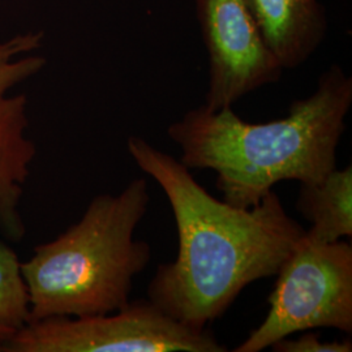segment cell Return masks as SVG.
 <instances>
[{"label":"cell","mask_w":352,"mask_h":352,"mask_svg":"<svg viewBox=\"0 0 352 352\" xmlns=\"http://www.w3.org/2000/svg\"><path fill=\"white\" fill-rule=\"evenodd\" d=\"M126 149L164 189L177 228V256L157 266L148 299L166 315L204 330L225 315L240 292L277 276L305 230L274 190L252 208H235L201 187L175 157L131 136Z\"/></svg>","instance_id":"cell-1"},{"label":"cell","mask_w":352,"mask_h":352,"mask_svg":"<svg viewBox=\"0 0 352 352\" xmlns=\"http://www.w3.org/2000/svg\"><path fill=\"white\" fill-rule=\"evenodd\" d=\"M352 104V77L338 64L320 76L315 91L289 115L247 123L232 107L204 104L167 128L189 170H213L223 201L252 208L279 182L317 183L337 167V149Z\"/></svg>","instance_id":"cell-2"},{"label":"cell","mask_w":352,"mask_h":352,"mask_svg":"<svg viewBox=\"0 0 352 352\" xmlns=\"http://www.w3.org/2000/svg\"><path fill=\"white\" fill-rule=\"evenodd\" d=\"M149 202L146 179L136 177L119 195L96 196L75 225L34 247L21 263L29 322L106 315L126 307L133 279L151 260V244L135 239Z\"/></svg>","instance_id":"cell-3"},{"label":"cell","mask_w":352,"mask_h":352,"mask_svg":"<svg viewBox=\"0 0 352 352\" xmlns=\"http://www.w3.org/2000/svg\"><path fill=\"white\" fill-rule=\"evenodd\" d=\"M269 312L234 352H260L317 327L352 333V244L304 236L277 273Z\"/></svg>","instance_id":"cell-4"},{"label":"cell","mask_w":352,"mask_h":352,"mask_svg":"<svg viewBox=\"0 0 352 352\" xmlns=\"http://www.w3.org/2000/svg\"><path fill=\"white\" fill-rule=\"evenodd\" d=\"M209 329L196 330L139 299L106 315L49 317L14 331L4 352H225Z\"/></svg>","instance_id":"cell-5"},{"label":"cell","mask_w":352,"mask_h":352,"mask_svg":"<svg viewBox=\"0 0 352 352\" xmlns=\"http://www.w3.org/2000/svg\"><path fill=\"white\" fill-rule=\"evenodd\" d=\"M41 46L38 33L0 41V235L12 243L25 238L21 206L37 155L29 133L28 98L17 89L46 65L38 54Z\"/></svg>","instance_id":"cell-6"},{"label":"cell","mask_w":352,"mask_h":352,"mask_svg":"<svg viewBox=\"0 0 352 352\" xmlns=\"http://www.w3.org/2000/svg\"><path fill=\"white\" fill-rule=\"evenodd\" d=\"M196 13L209 59L206 109L232 107L280 78L283 68L266 47L245 0H196Z\"/></svg>","instance_id":"cell-7"},{"label":"cell","mask_w":352,"mask_h":352,"mask_svg":"<svg viewBox=\"0 0 352 352\" xmlns=\"http://www.w3.org/2000/svg\"><path fill=\"white\" fill-rule=\"evenodd\" d=\"M266 47L283 69L305 63L327 36L318 0H245Z\"/></svg>","instance_id":"cell-8"},{"label":"cell","mask_w":352,"mask_h":352,"mask_svg":"<svg viewBox=\"0 0 352 352\" xmlns=\"http://www.w3.org/2000/svg\"><path fill=\"white\" fill-rule=\"evenodd\" d=\"M296 209L311 223L305 238L334 243L352 236V167L331 170L317 183H300Z\"/></svg>","instance_id":"cell-9"},{"label":"cell","mask_w":352,"mask_h":352,"mask_svg":"<svg viewBox=\"0 0 352 352\" xmlns=\"http://www.w3.org/2000/svg\"><path fill=\"white\" fill-rule=\"evenodd\" d=\"M30 321L29 294L16 252L0 240V324L19 330Z\"/></svg>","instance_id":"cell-10"},{"label":"cell","mask_w":352,"mask_h":352,"mask_svg":"<svg viewBox=\"0 0 352 352\" xmlns=\"http://www.w3.org/2000/svg\"><path fill=\"white\" fill-rule=\"evenodd\" d=\"M270 347L276 352H351L352 342L350 338L321 342L318 334L305 330L298 338L286 337L277 340Z\"/></svg>","instance_id":"cell-11"},{"label":"cell","mask_w":352,"mask_h":352,"mask_svg":"<svg viewBox=\"0 0 352 352\" xmlns=\"http://www.w3.org/2000/svg\"><path fill=\"white\" fill-rule=\"evenodd\" d=\"M16 330H13L11 327H4L0 324V352H4V349L8 343V340H11Z\"/></svg>","instance_id":"cell-12"}]
</instances>
